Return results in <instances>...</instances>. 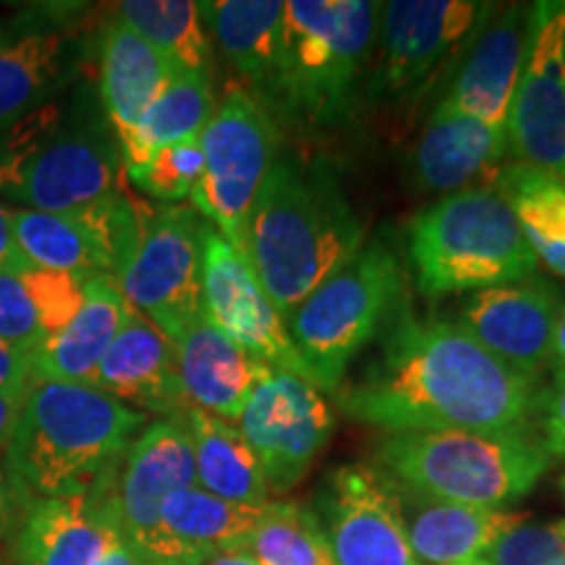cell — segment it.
Wrapping results in <instances>:
<instances>
[{
    "label": "cell",
    "instance_id": "1",
    "mask_svg": "<svg viewBox=\"0 0 565 565\" xmlns=\"http://www.w3.org/2000/svg\"><path fill=\"white\" fill-rule=\"evenodd\" d=\"M380 356L335 393L351 419L385 433L532 429L540 380L492 356L454 320L416 317L401 303Z\"/></svg>",
    "mask_w": 565,
    "mask_h": 565
},
{
    "label": "cell",
    "instance_id": "2",
    "mask_svg": "<svg viewBox=\"0 0 565 565\" xmlns=\"http://www.w3.org/2000/svg\"><path fill=\"white\" fill-rule=\"evenodd\" d=\"M364 223L328 160L278 154L257 196L246 263L282 322L364 246Z\"/></svg>",
    "mask_w": 565,
    "mask_h": 565
},
{
    "label": "cell",
    "instance_id": "3",
    "mask_svg": "<svg viewBox=\"0 0 565 565\" xmlns=\"http://www.w3.org/2000/svg\"><path fill=\"white\" fill-rule=\"evenodd\" d=\"M147 424L97 387L32 377L3 454L19 505L92 492Z\"/></svg>",
    "mask_w": 565,
    "mask_h": 565
},
{
    "label": "cell",
    "instance_id": "4",
    "mask_svg": "<svg viewBox=\"0 0 565 565\" xmlns=\"http://www.w3.org/2000/svg\"><path fill=\"white\" fill-rule=\"evenodd\" d=\"M374 466L406 490L475 508L519 503L547 475L553 458L534 429L511 433H385Z\"/></svg>",
    "mask_w": 565,
    "mask_h": 565
},
{
    "label": "cell",
    "instance_id": "5",
    "mask_svg": "<svg viewBox=\"0 0 565 565\" xmlns=\"http://www.w3.org/2000/svg\"><path fill=\"white\" fill-rule=\"evenodd\" d=\"M108 118L58 103L0 131V194L38 212H74L121 189Z\"/></svg>",
    "mask_w": 565,
    "mask_h": 565
},
{
    "label": "cell",
    "instance_id": "6",
    "mask_svg": "<svg viewBox=\"0 0 565 565\" xmlns=\"http://www.w3.org/2000/svg\"><path fill=\"white\" fill-rule=\"evenodd\" d=\"M408 259L424 296H450L534 278L515 212L494 186L445 194L408 225Z\"/></svg>",
    "mask_w": 565,
    "mask_h": 565
},
{
    "label": "cell",
    "instance_id": "7",
    "mask_svg": "<svg viewBox=\"0 0 565 565\" xmlns=\"http://www.w3.org/2000/svg\"><path fill=\"white\" fill-rule=\"evenodd\" d=\"M380 3L288 0L265 100L299 121L328 126L349 113L377 34Z\"/></svg>",
    "mask_w": 565,
    "mask_h": 565
},
{
    "label": "cell",
    "instance_id": "8",
    "mask_svg": "<svg viewBox=\"0 0 565 565\" xmlns=\"http://www.w3.org/2000/svg\"><path fill=\"white\" fill-rule=\"evenodd\" d=\"M404 303V267L383 242L364 244L286 320L315 387L338 393L345 370Z\"/></svg>",
    "mask_w": 565,
    "mask_h": 565
},
{
    "label": "cell",
    "instance_id": "9",
    "mask_svg": "<svg viewBox=\"0 0 565 565\" xmlns=\"http://www.w3.org/2000/svg\"><path fill=\"white\" fill-rule=\"evenodd\" d=\"M202 179L192 207L246 257V231L257 196L278 160V131L263 103L231 89L200 134Z\"/></svg>",
    "mask_w": 565,
    "mask_h": 565
},
{
    "label": "cell",
    "instance_id": "10",
    "mask_svg": "<svg viewBox=\"0 0 565 565\" xmlns=\"http://www.w3.org/2000/svg\"><path fill=\"white\" fill-rule=\"evenodd\" d=\"M202 228L204 217L192 204L152 207L116 280L126 303L171 343L202 315Z\"/></svg>",
    "mask_w": 565,
    "mask_h": 565
},
{
    "label": "cell",
    "instance_id": "11",
    "mask_svg": "<svg viewBox=\"0 0 565 565\" xmlns=\"http://www.w3.org/2000/svg\"><path fill=\"white\" fill-rule=\"evenodd\" d=\"M333 427V408L320 387L273 366L254 385L236 422L263 463L267 490L278 494L294 490L312 469Z\"/></svg>",
    "mask_w": 565,
    "mask_h": 565
},
{
    "label": "cell",
    "instance_id": "12",
    "mask_svg": "<svg viewBox=\"0 0 565 565\" xmlns=\"http://www.w3.org/2000/svg\"><path fill=\"white\" fill-rule=\"evenodd\" d=\"M309 511L335 565H419L393 479L374 463L335 466Z\"/></svg>",
    "mask_w": 565,
    "mask_h": 565
},
{
    "label": "cell",
    "instance_id": "13",
    "mask_svg": "<svg viewBox=\"0 0 565 565\" xmlns=\"http://www.w3.org/2000/svg\"><path fill=\"white\" fill-rule=\"evenodd\" d=\"M519 166L565 181V0L532 3L526 63L508 118Z\"/></svg>",
    "mask_w": 565,
    "mask_h": 565
},
{
    "label": "cell",
    "instance_id": "14",
    "mask_svg": "<svg viewBox=\"0 0 565 565\" xmlns=\"http://www.w3.org/2000/svg\"><path fill=\"white\" fill-rule=\"evenodd\" d=\"M202 312L259 362L312 383L286 322L267 299L252 265L207 221L202 228Z\"/></svg>",
    "mask_w": 565,
    "mask_h": 565
},
{
    "label": "cell",
    "instance_id": "15",
    "mask_svg": "<svg viewBox=\"0 0 565 565\" xmlns=\"http://www.w3.org/2000/svg\"><path fill=\"white\" fill-rule=\"evenodd\" d=\"M84 38L68 19L26 11L0 24V131L51 105L74 84Z\"/></svg>",
    "mask_w": 565,
    "mask_h": 565
},
{
    "label": "cell",
    "instance_id": "16",
    "mask_svg": "<svg viewBox=\"0 0 565 565\" xmlns=\"http://www.w3.org/2000/svg\"><path fill=\"white\" fill-rule=\"evenodd\" d=\"M561 291L545 278H526L471 294L456 324L492 356L540 380L550 364Z\"/></svg>",
    "mask_w": 565,
    "mask_h": 565
},
{
    "label": "cell",
    "instance_id": "17",
    "mask_svg": "<svg viewBox=\"0 0 565 565\" xmlns=\"http://www.w3.org/2000/svg\"><path fill=\"white\" fill-rule=\"evenodd\" d=\"M186 487H196L186 422L183 416L150 422L134 437L113 471V505L126 540L139 545L158 524L166 500Z\"/></svg>",
    "mask_w": 565,
    "mask_h": 565
},
{
    "label": "cell",
    "instance_id": "18",
    "mask_svg": "<svg viewBox=\"0 0 565 565\" xmlns=\"http://www.w3.org/2000/svg\"><path fill=\"white\" fill-rule=\"evenodd\" d=\"M482 3L469 0H391L380 6L383 68L377 84L387 95H408L475 32Z\"/></svg>",
    "mask_w": 565,
    "mask_h": 565
},
{
    "label": "cell",
    "instance_id": "19",
    "mask_svg": "<svg viewBox=\"0 0 565 565\" xmlns=\"http://www.w3.org/2000/svg\"><path fill=\"white\" fill-rule=\"evenodd\" d=\"M116 471V469H113ZM113 471L95 490L21 508L11 555L19 565H95L124 536L113 505Z\"/></svg>",
    "mask_w": 565,
    "mask_h": 565
},
{
    "label": "cell",
    "instance_id": "20",
    "mask_svg": "<svg viewBox=\"0 0 565 565\" xmlns=\"http://www.w3.org/2000/svg\"><path fill=\"white\" fill-rule=\"evenodd\" d=\"M89 385L158 419H181L192 408L181 391L173 343L131 307Z\"/></svg>",
    "mask_w": 565,
    "mask_h": 565
},
{
    "label": "cell",
    "instance_id": "21",
    "mask_svg": "<svg viewBox=\"0 0 565 565\" xmlns=\"http://www.w3.org/2000/svg\"><path fill=\"white\" fill-rule=\"evenodd\" d=\"M532 6H508L484 26L443 97L450 108L508 137V118L526 63Z\"/></svg>",
    "mask_w": 565,
    "mask_h": 565
},
{
    "label": "cell",
    "instance_id": "22",
    "mask_svg": "<svg viewBox=\"0 0 565 565\" xmlns=\"http://www.w3.org/2000/svg\"><path fill=\"white\" fill-rule=\"evenodd\" d=\"M263 511L265 505H236L202 487H186L166 500L158 524L137 547L150 563L204 565L221 553L249 550Z\"/></svg>",
    "mask_w": 565,
    "mask_h": 565
},
{
    "label": "cell",
    "instance_id": "23",
    "mask_svg": "<svg viewBox=\"0 0 565 565\" xmlns=\"http://www.w3.org/2000/svg\"><path fill=\"white\" fill-rule=\"evenodd\" d=\"M175 370L189 406L236 424L254 385L270 370L236 345L207 315H200L173 343Z\"/></svg>",
    "mask_w": 565,
    "mask_h": 565
},
{
    "label": "cell",
    "instance_id": "24",
    "mask_svg": "<svg viewBox=\"0 0 565 565\" xmlns=\"http://www.w3.org/2000/svg\"><path fill=\"white\" fill-rule=\"evenodd\" d=\"M395 498L404 515L408 547L419 565L477 561L494 542L529 521L524 511L445 503L401 484H395Z\"/></svg>",
    "mask_w": 565,
    "mask_h": 565
},
{
    "label": "cell",
    "instance_id": "25",
    "mask_svg": "<svg viewBox=\"0 0 565 565\" xmlns=\"http://www.w3.org/2000/svg\"><path fill=\"white\" fill-rule=\"evenodd\" d=\"M505 154H511L505 134L440 100L416 145L414 166L424 186L456 194L482 179L492 183L503 171Z\"/></svg>",
    "mask_w": 565,
    "mask_h": 565
},
{
    "label": "cell",
    "instance_id": "26",
    "mask_svg": "<svg viewBox=\"0 0 565 565\" xmlns=\"http://www.w3.org/2000/svg\"><path fill=\"white\" fill-rule=\"evenodd\" d=\"M126 312L129 303L116 282L110 278H89L87 299L79 315L61 333L42 338L30 351L32 377L89 385L105 351L116 341Z\"/></svg>",
    "mask_w": 565,
    "mask_h": 565
},
{
    "label": "cell",
    "instance_id": "27",
    "mask_svg": "<svg viewBox=\"0 0 565 565\" xmlns=\"http://www.w3.org/2000/svg\"><path fill=\"white\" fill-rule=\"evenodd\" d=\"M175 71L118 17L100 38V103L118 145L158 100Z\"/></svg>",
    "mask_w": 565,
    "mask_h": 565
},
{
    "label": "cell",
    "instance_id": "28",
    "mask_svg": "<svg viewBox=\"0 0 565 565\" xmlns=\"http://www.w3.org/2000/svg\"><path fill=\"white\" fill-rule=\"evenodd\" d=\"M183 422L192 437L196 487L236 505L270 503L263 463L233 424L200 408H189Z\"/></svg>",
    "mask_w": 565,
    "mask_h": 565
},
{
    "label": "cell",
    "instance_id": "29",
    "mask_svg": "<svg viewBox=\"0 0 565 565\" xmlns=\"http://www.w3.org/2000/svg\"><path fill=\"white\" fill-rule=\"evenodd\" d=\"M210 21L212 38L236 68V74L254 89L267 92L280 47V26L286 3L282 0H215L200 3Z\"/></svg>",
    "mask_w": 565,
    "mask_h": 565
},
{
    "label": "cell",
    "instance_id": "30",
    "mask_svg": "<svg viewBox=\"0 0 565 565\" xmlns=\"http://www.w3.org/2000/svg\"><path fill=\"white\" fill-rule=\"evenodd\" d=\"M212 113H215V95H212L210 74H173L158 100L118 145L124 173L145 166L162 147L200 137Z\"/></svg>",
    "mask_w": 565,
    "mask_h": 565
},
{
    "label": "cell",
    "instance_id": "31",
    "mask_svg": "<svg viewBox=\"0 0 565 565\" xmlns=\"http://www.w3.org/2000/svg\"><path fill=\"white\" fill-rule=\"evenodd\" d=\"M492 186L513 207L534 257L565 278V181L513 162Z\"/></svg>",
    "mask_w": 565,
    "mask_h": 565
},
{
    "label": "cell",
    "instance_id": "32",
    "mask_svg": "<svg viewBox=\"0 0 565 565\" xmlns=\"http://www.w3.org/2000/svg\"><path fill=\"white\" fill-rule=\"evenodd\" d=\"M147 45L168 61L175 74H210L212 51L200 3L192 0H126L116 6Z\"/></svg>",
    "mask_w": 565,
    "mask_h": 565
},
{
    "label": "cell",
    "instance_id": "33",
    "mask_svg": "<svg viewBox=\"0 0 565 565\" xmlns=\"http://www.w3.org/2000/svg\"><path fill=\"white\" fill-rule=\"evenodd\" d=\"M11 228L30 267L84 278H108L105 259L76 212L11 210Z\"/></svg>",
    "mask_w": 565,
    "mask_h": 565
},
{
    "label": "cell",
    "instance_id": "34",
    "mask_svg": "<svg viewBox=\"0 0 565 565\" xmlns=\"http://www.w3.org/2000/svg\"><path fill=\"white\" fill-rule=\"evenodd\" d=\"M249 553L259 565H335L312 511L299 503H267Z\"/></svg>",
    "mask_w": 565,
    "mask_h": 565
},
{
    "label": "cell",
    "instance_id": "35",
    "mask_svg": "<svg viewBox=\"0 0 565 565\" xmlns=\"http://www.w3.org/2000/svg\"><path fill=\"white\" fill-rule=\"evenodd\" d=\"M202 171L204 154L200 137H196L179 141V145L162 147L145 166L126 171V179L160 204H181L186 196L192 200V192L202 179Z\"/></svg>",
    "mask_w": 565,
    "mask_h": 565
},
{
    "label": "cell",
    "instance_id": "36",
    "mask_svg": "<svg viewBox=\"0 0 565 565\" xmlns=\"http://www.w3.org/2000/svg\"><path fill=\"white\" fill-rule=\"evenodd\" d=\"M19 278L24 282V291L30 296L34 315H38L42 338L61 333L79 315L84 299H87L89 278H84V275L30 267Z\"/></svg>",
    "mask_w": 565,
    "mask_h": 565
},
{
    "label": "cell",
    "instance_id": "37",
    "mask_svg": "<svg viewBox=\"0 0 565 565\" xmlns=\"http://www.w3.org/2000/svg\"><path fill=\"white\" fill-rule=\"evenodd\" d=\"M565 555V519L521 524L479 557L484 565H553Z\"/></svg>",
    "mask_w": 565,
    "mask_h": 565
},
{
    "label": "cell",
    "instance_id": "38",
    "mask_svg": "<svg viewBox=\"0 0 565 565\" xmlns=\"http://www.w3.org/2000/svg\"><path fill=\"white\" fill-rule=\"evenodd\" d=\"M42 341V330L30 296L19 275L0 273V343L32 351Z\"/></svg>",
    "mask_w": 565,
    "mask_h": 565
},
{
    "label": "cell",
    "instance_id": "39",
    "mask_svg": "<svg viewBox=\"0 0 565 565\" xmlns=\"http://www.w3.org/2000/svg\"><path fill=\"white\" fill-rule=\"evenodd\" d=\"M534 419L540 424V440L550 458L565 461V380H557L550 391H542Z\"/></svg>",
    "mask_w": 565,
    "mask_h": 565
},
{
    "label": "cell",
    "instance_id": "40",
    "mask_svg": "<svg viewBox=\"0 0 565 565\" xmlns=\"http://www.w3.org/2000/svg\"><path fill=\"white\" fill-rule=\"evenodd\" d=\"M32 380L30 351L17 349V345L0 343V393L3 391H24Z\"/></svg>",
    "mask_w": 565,
    "mask_h": 565
},
{
    "label": "cell",
    "instance_id": "41",
    "mask_svg": "<svg viewBox=\"0 0 565 565\" xmlns=\"http://www.w3.org/2000/svg\"><path fill=\"white\" fill-rule=\"evenodd\" d=\"M24 270H30V263L19 252L17 238H13L11 210L6 204H0V273L21 275Z\"/></svg>",
    "mask_w": 565,
    "mask_h": 565
},
{
    "label": "cell",
    "instance_id": "42",
    "mask_svg": "<svg viewBox=\"0 0 565 565\" xmlns=\"http://www.w3.org/2000/svg\"><path fill=\"white\" fill-rule=\"evenodd\" d=\"M24 391L0 393V461H3V454H6V448H9L13 427H17V416L21 408V398H24Z\"/></svg>",
    "mask_w": 565,
    "mask_h": 565
},
{
    "label": "cell",
    "instance_id": "43",
    "mask_svg": "<svg viewBox=\"0 0 565 565\" xmlns=\"http://www.w3.org/2000/svg\"><path fill=\"white\" fill-rule=\"evenodd\" d=\"M21 515V505L17 500V494L11 490L9 477H6L3 461H0V540L13 534V526H17Z\"/></svg>",
    "mask_w": 565,
    "mask_h": 565
},
{
    "label": "cell",
    "instance_id": "44",
    "mask_svg": "<svg viewBox=\"0 0 565 565\" xmlns=\"http://www.w3.org/2000/svg\"><path fill=\"white\" fill-rule=\"evenodd\" d=\"M95 565H150V561L141 555V550L134 542L126 540V536H118Z\"/></svg>",
    "mask_w": 565,
    "mask_h": 565
},
{
    "label": "cell",
    "instance_id": "45",
    "mask_svg": "<svg viewBox=\"0 0 565 565\" xmlns=\"http://www.w3.org/2000/svg\"><path fill=\"white\" fill-rule=\"evenodd\" d=\"M550 372H553V383L565 380V303L561 307V312H557L553 349H550Z\"/></svg>",
    "mask_w": 565,
    "mask_h": 565
},
{
    "label": "cell",
    "instance_id": "46",
    "mask_svg": "<svg viewBox=\"0 0 565 565\" xmlns=\"http://www.w3.org/2000/svg\"><path fill=\"white\" fill-rule=\"evenodd\" d=\"M204 565H259V561L249 553V550H231V553L215 555Z\"/></svg>",
    "mask_w": 565,
    "mask_h": 565
},
{
    "label": "cell",
    "instance_id": "47",
    "mask_svg": "<svg viewBox=\"0 0 565 565\" xmlns=\"http://www.w3.org/2000/svg\"><path fill=\"white\" fill-rule=\"evenodd\" d=\"M454 565H484L482 561H479V557H477V561H466V563H454Z\"/></svg>",
    "mask_w": 565,
    "mask_h": 565
},
{
    "label": "cell",
    "instance_id": "48",
    "mask_svg": "<svg viewBox=\"0 0 565 565\" xmlns=\"http://www.w3.org/2000/svg\"><path fill=\"white\" fill-rule=\"evenodd\" d=\"M561 492H563V498H565V477L561 479Z\"/></svg>",
    "mask_w": 565,
    "mask_h": 565
},
{
    "label": "cell",
    "instance_id": "49",
    "mask_svg": "<svg viewBox=\"0 0 565 565\" xmlns=\"http://www.w3.org/2000/svg\"><path fill=\"white\" fill-rule=\"evenodd\" d=\"M150 565H181V563H150Z\"/></svg>",
    "mask_w": 565,
    "mask_h": 565
},
{
    "label": "cell",
    "instance_id": "50",
    "mask_svg": "<svg viewBox=\"0 0 565 565\" xmlns=\"http://www.w3.org/2000/svg\"><path fill=\"white\" fill-rule=\"evenodd\" d=\"M553 565H565V555L561 557V561H557V563H553Z\"/></svg>",
    "mask_w": 565,
    "mask_h": 565
}]
</instances>
